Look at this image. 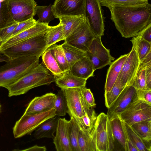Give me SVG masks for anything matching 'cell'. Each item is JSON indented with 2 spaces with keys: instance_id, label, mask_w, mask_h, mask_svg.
I'll return each instance as SVG.
<instances>
[{
  "instance_id": "obj_1",
  "label": "cell",
  "mask_w": 151,
  "mask_h": 151,
  "mask_svg": "<svg viewBox=\"0 0 151 151\" xmlns=\"http://www.w3.org/2000/svg\"><path fill=\"white\" fill-rule=\"evenodd\" d=\"M111 19L122 36L135 37L151 24V5L149 2L134 6L114 5L107 7Z\"/></svg>"
},
{
  "instance_id": "obj_2",
  "label": "cell",
  "mask_w": 151,
  "mask_h": 151,
  "mask_svg": "<svg viewBox=\"0 0 151 151\" xmlns=\"http://www.w3.org/2000/svg\"><path fill=\"white\" fill-rule=\"evenodd\" d=\"M54 81L53 75L42 63L5 88L8 90L10 97L25 94L33 88L49 85Z\"/></svg>"
},
{
  "instance_id": "obj_3",
  "label": "cell",
  "mask_w": 151,
  "mask_h": 151,
  "mask_svg": "<svg viewBox=\"0 0 151 151\" xmlns=\"http://www.w3.org/2000/svg\"><path fill=\"white\" fill-rule=\"evenodd\" d=\"M40 56H23L10 59L0 66V87L5 88L17 81L39 64Z\"/></svg>"
},
{
  "instance_id": "obj_4",
  "label": "cell",
  "mask_w": 151,
  "mask_h": 151,
  "mask_svg": "<svg viewBox=\"0 0 151 151\" xmlns=\"http://www.w3.org/2000/svg\"><path fill=\"white\" fill-rule=\"evenodd\" d=\"M45 34L25 40L1 51L9 59L23 56H40L47 49Z\"/></svg>"
},
{
  "instance_id": "obj_5",
  "label": "cell",
  "mask_w": 151,
  "mask_h": 151,
  "mask_svg": "<svg viewBox=\"0 0 151 151\" xmlns=\"http://www.w3.org/2000/svg\"><path fill=\"white\" fill-rule=\"evenodd\" d=\"M56 116L54 108L39 114H23L14 127L13 134L15 138L31 133L42 123Z\"/></svg>"
},
{
  "instance_id": "obj_6",
  "label": "cell",
  "mask_w": 151,
  "mask_h": 151,
  "mask_svg": "<svg viewBox=\"0 0 151 151\" xmlns=\"http://www.w3.org/2000/svg\"><path fill=\"white\" fill-rule=\"evenodd\" d=\"M95 126L96 151H113L115 138L107 114L103 112L99 114L97 117Z\"/></svg>"
},
{
  "instance_id": "obj_7",
  "label": "cell",
  "mask_w": 151,
  "mask_h": 151,
  "mask_svg": "<svg viewBox=\"0 0 151 151\" xmlns=\"http://www.w3.org/2000/svg\"><path fill=\"white\" fill-rule=\"evenodd\" d=\"M85 17L95 37L104 35L105 18L99 0H86Z\"/></svg>"
},
{
  "instance_id": "obj_8",
  "label": "cell",
  "mask_w": 151,
  "mask_h": 151,
  "mask_svg": "<svg viewBox=\"0 0 151 151\" xmlns=\"http://www.w3.org/2000/svg\"><path fill=\"white\" fill-rule=\"evenodd\" d=\"M118 116L123 121L131 126L135 123L151 119V104L137 98Z\"/></svg>"
},
{
  "instance_id": "obj_9",
  "label": "cell",
  "mask_w": 151,
  "mask_h": 151,
  "mask_svg": "<svg viewBox=\"0 0 151 151\" xmlns=\"http://www.w3.org/2000/svg\"><path fill=\"white\" fill-rule=\"evenodd\" d=\"M80 88H61L68 107L67 113L70 117L80 118L93 107H90L82 97Z\"/></svg>"
},
{
  "instance_id": "obj_10",
  "label": "cell",
  "mask_w": 151,
  "mask_h": 151,
  "mask_svg": "<svg viewBox=\"0 0 151 151\" xmlns=\"http://www.w3.org/2000/svg\"><path fill=\"white\" fill-rule=\"evenodd\" d=\"M94 70L110 65L114 59L110 53L109 49L103 45L101 37H96L91 45L89 51L86 52Z\"/></svg>"
},
{
  "instance_id": "obj_11",
  "label": "cell",
  "mask_w": 151,
  "mask_h": 151,
  "mask_svg": "<svg viewBox=\"0 0 151 151\" xmlns=\"http://www.w3.org/2000/svg\"><path fill=\"white\" fill-rule=\"evenodd\" d=\"M9 10L13 19L19 23L33 18L37 5L34 0H7Z\"/></svg>"
},
{
  "instance_id": "obj_12",
  "label": "cell",
  "mask_w": 151,
  "mask_h": 151,
  "mask_svg": "<svg viewBox=\"0 0 151 151\" xmlns=\"http://www.w3.org/2000/svg\"><path fill=\"white\" fill-rule=\"evenodd\" d=\"M95 37L86 19L65 39L64 42L86 52L89 51L92 42Z\"/></svg>"
},
{
  "instance_id": "obj_13",
  "label": "cell",
  "mask_w": 151,
  "mask_h": 151,
  "mask_svg": "<svg viewBox=\"0 0 151 151\" xmlns=\"http://www.w3.org/2000/svg\"><path fill=\"white\" fill-rule=\"evenodd\" d=\"M86 0H55L52 5L55 18L63 16L85 17Z\"/></svg>"
},
{
  "instance_id": "obj_14",
  "label": "cell",
  "mask_w": 151,
  "mask_h": 151,
  "mask_svg": "<svg viewBox=\"0 0 151 151\" xmlns=\"http://www.w3.org/2000/svg\"><path fill=\"white\" fill-rule=\"evenodd\" d=\"M140 61L134 47L131 51L122 66L118 78L124 86L132 84L139 68Z\"/></svg>"
},
{
  "instance_id": "obj_15",
  "label": "cell",
  "mask_w": 151,
  "mask_h": 151,
  "mask_svg": "<svg viewBox=\"0 0 151 151\" xmlns=\"http://www.w3.org/2000/svg\"><path fill=\"white\" fill-rule=\"evenodd\" d=\"M137 90L133 84L125 86L112 105L108 108L107 115L109 119L114 115H119L137 98Z\"/></svg>"
},
{
  "instance_id": "obj_16",
  "label": "cell",
  "mask_w": 151,
  "mask_h": 151,
  "mask_svg": "<svg viewBox=\"0 0 151 151\" xmlns=\"http://www.w3.org/2000/svg\"><path fill=\"white\" fill-rule=\"evenodd\" d=\"M52 27L42 23H36L28 29L9 38L3 43L0 48L2 51L20 42L32 37L46 33Z\"/></svg>"
},
{
  "instance_id": "obj_17",
  "label": "cell",
  "mask_w": 151,
  "mask_h": 151,
  "mask_svg": "<svg viewBox=\"0 0 151 151\" xmlns=\"http://www.w3.org/2000/svg\"><path fill=\"white\" fill-rule=\"evenodd\" d=\"M55 98L56 94L51 92L35 97L29 104L24 114H39L54 108Z\"/></svg>"
},
{
  "instance_id": "obj_18",
  "label": "cell",
  "mask_w": 151,
  "mask_h": 151,
  "mask_svg": "<svg viewBox=\"0 0 151 151\" xmlns=\"http://www.w3.org/2000/svg\"><path fill=\"white\" fill-rule=\"evenodd\" d=\"M69 121L59 118L53 143L57 151H72L69 135Z\"/></svg>"
},
{
  "instance_id": "obj_19",
  "label": "cell",
  "mask_w": 151,
  "mask_h": 151,
  "mask_svg": "<svg viewBox=\"0 0 151 151\" xmlns=\"http://www.w3.org/2000/svg\"><path fill=\"white\" fill-rule=\"evenodd\" d=\"M128 54L121 55L110 65L106 75L105 92H109L115 83Z\"/></svg>"
},
{
  "instance_id": "obj_20",
  "label": "cell",
  "mask_w": 151,
  "mask_h": 151,
  "mask_svg": "<svg viewBox=\"0 0 151 151\" xmlns=\"http://www.w3.org/2000/svg\"><path fill=\"white\" fill-rule=\"evenodd\" d=\"M78 142L80 151H96L95 124L90 130L80 129Z\"/></svg>"
},
{
  "instance_id": "obj_21",
  "label": "cell",
  "mask_w": 151,
  "mask_h": 151,
  "mask_svg": "<svg viewBox=\"0 0 151 151\" xmlns=\"http://www.w3.org/2000/svg\"><path fill=\"white\" fill-rule=\"evenodd\" d=\"M94 71L90 60L86 56L75 63L69 72L76 76L87 80L94 76Z\"/></svg>"
},
{
  "instance_id": "obj_22",
  "label": "cell",
  "mask_w": 151,
  "mask_h": 151,
  "mask_svg": "<svg viewBox=\"0 0 151 151\" xmlns=\"http://www.w3.org/2000/svg\"><path fill=\"white\" fill-rule=\"evenodd\" d=\"M59 118L56 115L41 124L35 130L34 135L35 138L39 139L43 138H48L53 139Z\"/></svg>"
},
{
  "instance_id": "obj_23",
  "label": "cell",
  "mask_w": 151,
  "mask_h": 151,
  "mask_svg": "<svg viewBox=\"0 0 151 151\" xmlns=\"http://www.w3.org/2000/svg\"><path fill=\"white\" fill-rule=\"evenodd\" d=\"M86 81L73 75L69 71L64 73L60 77L55 78L56 85L61 88H84L86 87Z\"/></svg>"
},
{
  "instance_id": "obj_24",
  "label": "cell",
  "mask_w": 151,
  "mask_h": 151,
  "mask_svg": "<svg viewBox=\"0 0 151 151\" xmlns=\"http://www.w3.org/2000/svg\"><path fill=\"white\" fill-rule=\"evenodd\" d=\"M58 19L62 26L65 39L86 20L83 15L76 16H63L59 17Z\"/></svg>"
},
{
  "instance_id": "obj_25",
  "label": "cell",
  "mask_w": 151,
  "mask_h": 151,
  "mask_svg": "<svg viewBox=\"0 0 151 151\" xmlns=\"http://www.w3.org/2000/svg\"><path fill=\"white\" fill-rule=\"evenodd\" d=\"M112 133L115 138L127 151V147L124 127L121 119L118 115H114L109 119Z\"/></svg>"
},
{
  "instance_id": "obj_26",
  "label": "cell",
  "mask_w": 151,
  "mask_h": 151,
  "mask_svg": "<svg viewBox=\"0 0 151 151\" xmlns=\"http://www.w3.org/2000/svg\"><path fill=\"white\" fill-rule=\"evenodd\" d=\"M129 137L133 144L139 151H151V142L144 139L131 127L124 121Z\"/></svg>"
},
{
  "instance_id": "obj_27",
  "label": "cell",
  "mask_w": 151,
  "mask_h": 151,
  "mask_svg": "<svg viewBox=\"0 0 151 151\" xmlns=\"http://www.w3.org/2000/svg\"><path fill=\"white\" fill-rule=\"evenodd\" d=\"M64 50L70 70L76 62L86 56V52L64 42L61 45Z\"/></svg>"
},
{
  "instance_id": "obj_28",
  "label": "cell",
  "mask_w": 151,
  "mask_h": 151,
  "mask_svg": "<svg viewBox=\"0 0 151 151\" xmlns=\"http://www.w3.org/2000/svg\"><path fill=\"white\" fill-rule=\"evenodd\" d=\"M42 55V63L52 73L55 78L60 77L63 75L64 73L60 69L49 48Z\"/></svg>"
},
{
  "instance_id": "obj_29",
  "label": "cell",
  "mask_w": 151,
  "mask_h": 151,
  "mask_svg": "<svg viewBox=\"0 0 151 151\" xmlns=\"http://www.w3.org/2000/svg\"><path fill=\"white\" fill-rule=\"evenodd\" d=\"M49 48L63 73L70 71V68L61 45L55 44Z\"/></svg>"
},
{
  "instance_id": "obj_30",
  "label": "cell",
  "mask_w": 151,
  "mask_h": 151,
  "mask_svg": "<svg viewBox=\"0 0 151 151\" xmlns=\"http://www.w3.org/2000/svg\"><path fill=\"white\" fill-rule=\"evenodd\" d=\"M45 36L47 49L57 42L65 40L62 26L60 23L56 26H52L45 34Z\"/></svg>"
},
{
  "instance_id": "obj_31",
  "label": "cell",
  "mask_w": 151,
  "mask_h": 151,
  "mask_svg": "<svg viewBox=\"0 0 151 151\" xmlns=\"http://www.w3.org/2000/svg\"><path fill=\"white\" fill-rule=\"evenodd\" d=\"M97 117L95 111L92 108L81 118L74 119L80 129L89 131L95 125Z\"/></svg>"
},
{
  "instance_id": "obj_32",
  "label": "cell",
  "mask_w": 151,
  "mask_h": 151,
  "mask_svg": "<svg viewBox=\"0 0 151 151\" xmlns=\"http://www.w3.org/2000/svg\"><path fill=\"white\" fill-rule=\"evenodd\" d=\"M135 47L140 62L151 51V43L137 36L131 40Z\"/></svg>"
},
{
  "instance_id": "obj_33",
  "label": "cell",
  "mask_w": 151,
  "mask_h": 151,
  "mask_svg": "<svg viewBox=\"0 0 151 151\" xmlns=\"http://www.w3.org/2000/svg\"><path fill=\"white\" fill-rule=\"evenodd\" d=\"M16 23L10 13L7 0H0V29Z\"/></svg>"
},
{
  "instance_id": "obj_34",
  "label": "cell",
  "mask_w": 151,
  "mask_h": 151,
  "mask_svg": "<svg viewBox=\"0 0 151 151\" xmlns=\"http://www.w3.org/2000/svg\"><path fill=\"white\" fill-rule=\"evenodd\" d=\"M36 13L38 19L36 21L38 23H42L49 24V22L55 18L53 14L52 5L39 6L36 8Z\"/></svg>"
},
{
  "instance_id": "obj_35",
  "label": "cell",
  "mask_w": 151,
  "mask_h": 151,
  "mask_svg": "<svg viewBox=\"0 0 151 151\" xmlns=\"http://www.w3.org/2000/svg\"><path fill=\"white\" fill-rule=\"evenodd\" d=\"M131 126L144 139L151 142V119L135 123Z\"/></svg>"
},
{
  "instance_id": "obj_36",
  "label": "cell",
  "mask_w": 151,
  "mask_h": 151,
  "mask_svg": "<svg viewBox=\"0 0 151 151\" xmlns=\"http://www.w3.org/2000/svg\"><path fill=\"white\" fill-rule=\"evenodd\" d=\"M69 135L72 151H80L78 139L80 128L73 117L69 120Z\"/></svg>"
},
{
  "instance_id": "obj_37",
  "label": "cell",
  "mask_w": 151,
  "mask_h": 151,
  "mask_svg": "<svg viewBox=\"0 0 151 151\" xmlns=\"http://www.w3.org/2000/svg\"><path fill=\"white\" fill-rule=\"evenodd\" d=\"M125 87L117 78L111 90L105 92V105L107 108L111 106Z\"/></svg>"
},
{
  "instance_id": "obj_38",
  "label": "cell",
  "mask_w": 151,
  "mask_h": 151,
  "mask_svg": "<svg viewBox=\"0 0 151 151\" xmlns=\"http://www.w3.org/2000/svg\"><path fill=\"white\" fill-rule=\"evenodd\" d=\"M54 108L55 110L56 115L59 117L64 116L67 113V104L65 97L61 89L59 90L57 94H56Z\"/></svg>"
},
{
  "instance_id": "obj_39",
  "label": "cell",
  "mask_w": 151,
  "mask_h": 151,
  "mask_svg": "<svg viewBox=\"0 0 151 151\" xmlns=\"http://www.w3.org/2000/svg\"><path fill=\"white\" fill-rule=\"evenodd\" d=\"M102 6L107 7L109 6L119 5L134 6L148 3V0H99Z\"/></svg>"
},
{
  "instance_id": "obj_40",
  "label": "cell",
  "mask_w": 151,
  "mask_h": 151,
  "mask_svg": "<svg viewBox=\"0 0 151 151\" xmlns=\"http://www.w3.org/2000/svg\"><path fill=\"white\" fill-rule=\"evenodd\" d=\"M132 84L137 90H150L146 86L145 68H139Z\"/></svg>"
},
{
  "instance_id": "obj_41",
  "label": "cell",
  "mask_w": 151,
  "mask_h": 151,
  "mask_svg": "<svg viewBox=\"0 0 151 151\" xmlns=\"http://www.w3.org/2000/svg\"><path fill=\"white\" fill-rule=\"evenodd\" d=\"M36 23V21L33 18L18 23V25L13 32L12 37L30 28Z\"/></svg>"
},
{
  "instance_id": "obj_42",
  "label": "cell",
  "mask_w": 151,
  "mask_h": 151,
  "mask_svg": "<svg viewBox=\"0 0 151 151\" xmlns=\"http://www.w3.org/2000/svg\"><path fill=\"white\" fill-rule=\"evenodd\" d=\"M81 91L82 97L88 105L91 107L95 106L96 104L90 89L85 87L81 88Z\"/></svg>"
},
{
  "instance_id": "obj_43",
  "label": "cell",
  "mask_w": 151,
  "mask_h": 151,
  "mask_svg": "<svg viewBox=\"0 0 151 151\" xmlns=\"http://www.w3.org/2000/svg\"><path fill=\"white\" fill-rule=\"evenodd\" d=\"M18 24V23H16L10 26L0 29V38L3 43L12 37L14 30Z\"/></svg>"
},
{
  "instance_id": "obj_44",
  "label": "cell",
  "mask_w": 151,
  "mask_h": 151,
  "mask_svg": "<svg viewBox=\"0 0 151 151\" xmlns=\"http://www.w3.org/2000/svg\"><path fill=\"white\" fill-rule=\"evenodd\" d=\"M137 95L138 99L151 104V90H137Z\"/></svg>"
},
{
  "instance_id": "obj_45",
  "label": "cell",
  "mask_w": 151,
  "mask_h": 151,
  "mask_svg": "<svg viewBox=\"0 0 151 151\" xmlns=\"http://www.w3.org/2000/svg\"><path fill=\"white\" fill-rule=\"evenodd\" d=\"M151 24L144 29L139 35V37L151 43Z\"/></svg>"
},
{
  "instance_id": "obj_46",
  "label": "cell",
  "mask_w": 151,
  "mask_h": 151,
  "mask_svg": "<svg viewBox=\"0 0 151 151\" xmlns=\"http://www.w3.org/2000/svg\"><path fill=\"white\" fill-rule=\"evenodd\" d=\"M145 78L147 88L151 90V65L145 68Z\"/></svg>"
},
{
  "instance_id": "obj_47",
  "label": "cell",
  "mask_w": 151,
  "mask_h": 151,
  "mask_svg": "<svg viewBox=\"0 0 151 151\" xmlns=\"http://www.w3.org/2000/svg\"><path fill=\"white\" fill-rule=\"evenodd\" d=\"M151 65V51L140 62L139 68L146 67Z\"/></svg>"
},
{
  "instance_id": "obj_48",
  "label": "cell",
  "mask_w": 151,
  "mask_h": 151,
  "mask_svg": "<svg viewBox=\"0 0 151 151\" xmlns=\"http://www.w3.org/2000/svg\"><path fill=\"white\" fill-rule=\"evenodd\" d=\"M21 150L28 151H45L46 150V148L45 146H40L37 145H35L29 148Z\"/></svg>"
},
{
  "instance_id": "obj_49",
  "label": "cell",
  "mask_w": 151,
  "mask_h": 151,
  "mask_svg": "<svg viewBox=\"0 0 151 151\" xmlns=\"http://www.w3.org/2000/svg\"><path fill=\"white\" fill-rule=\"evenodd\" d=\"M9 58L0 51V63L3 62H6L9 60Z\"/></svg>"
},
{
  "instance_id": "obj_50",
  "label": "cell",
  "mask_w": 151,
  "mask_h": 151,
  "mask_svg": "<svg viewBox=\"0 0 151 151\" xmlns=\"http://www.w3.org/2000/svg\"><path fill=\"white\" fill-rule=\"evenodd\" d=\"M3 42L1 39L0 38V48L3 44Z\"/></svg>"
},
{
  "instance_id": "obj_51",
  "label": "cell",
  "mask_w": 151,
  "mask_h": 151,
  "mask_svg": "<svg viewBox=\"0 0 151 151\" xmlns=\"http://www.w3.org/2000/svg\"><path fill=\"white\" fill-rule=\"evenodd\" d=\"M1 104H0V109H1Z\"/></svg>"
}]
</instances>
